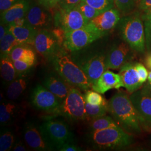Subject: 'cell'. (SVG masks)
Listing matches in <instances>:
<instances>
[{"mask_svg": "<svg viewBox=\"0 0 151 151\" xmlns=\"http://www.w3.org/2000/svg\"><path fill=\"white\" fill-rule=\"evenodd\" d=\"M108 112L124 130L132 134L142 132L139 115L127 93H116L108 102Z\"/></svg>", "mask_w": 151, "mask_h": 151, "instance_id": "6da1fadb", "label": "cell"}, {"mask_svg": "<svg viewBox=\"0 0 151 151\" xmlns=\"http://www.w3.org/2000/svg\"><path fill=\"white\" fill-rule=\"evenodd\" d=\"M57 74L70 86L81 90L87 91L92 85L84 71L76 63L72 57L62 49L52 60Z\"/></svg>", "mask_w": 151, "mask_h": 151, "instance_id": "7a4b0ae2", "label": "cell"}, {"mask_svg": "<svg viewBox=\"0 0 151 151\" xmlns=\"http://www.w3.org/2000/svg\"><path fill=\"white\" fill-rule=\"evenodd\" d=\"M88 138L91 146L100 150L124 148L131 145L134 140L132 134L120 127L91 132Z\"/></svg>", "mask_w": 151, "mask_h": 151, "instance_id": "3957f363", "label": "cell"}, {"mask_svg": "<svg viewBox=\"0 0 151 151\" xmlns=\"http://www.w3.org/2000/svg\"><path fill=\"white\" fill-rule=\"evenodd\" d=\"M39 128L50 150L60 151L65 145L74 142V136L68 125L58 119H47Z\"/></svg>", "mask_w": 151, "mask_h": 151, "instance_id": "277c9868", "label": "cell"}, {"mask_svg": "<svg viewBox=\"0 0 151 151\" xmlns=\"http://www.w3.org/2000/svg\"><path fill=\"white\" fill-rule=\"evenodd\" d=\"M120 33L132 50L143 53L146 48V37L143 22L137 16L123 19L120 25Z\"/></svg>", "mask_w": 151, "mask_h": 151, "instance_id": "5b68a950", "label": "cell"}, {"mask_svg": "<svg viewBox=\"0 0 151 151\" xmlns=\"http://www.w3.org/2000/svg\"><path fill=\"white\" fill-rule=\"evenodd\" d=\"M90 23L78 29L66 32L65 48L75 52L86 48L87 46L105 36Z\"/></svg>", "mask_w": 151, "mask_h": 151, "instance_id": "8992f818", "label": "cell"}, {"mask_svg": "<svg viewBox=\"0 0 151 151\" xmlns=\"http://www.w3.org/2000/svg\"><path fill=\"white\" fill-rule=\"evenodd\" d=\"M86 101L80 89L71 87L65 100L61 103L59 114L70 120L86 119Z\"/></svg>", "mask_w": 151, "mask_h": 151, "instance_id": "52a82bcc", "label": "cell"}, {"mask_svg": "<svg viewBox=\"0 0 151 151\" xmlns=\"http://www.w3.org/2000/svg\"><path fill=\"white\" fill-rule=\"evenodd\" d=\"M106 57L103 52H97L72 58L84 71L92 85L106 70Z\"/></svg>", "mask_w": 151, "mask_h": 151, "instance_id": "ba28073f", "label": "cell"}, {"mask_svg": "<svg viewBox=\"0 0 151 151\" xmlns=\"http://www.w3.org/2000/svg\"><path fill=\"white\" fill-rule=\"evenodd\" d=\"M53 15L54 27H60L65 32L78 29L88 23L76 6L69 10L58 7Z\"/></svg>", "mask_w": 151, "mask_h": 151, "instance_id": "9c48e42d", "label": "cell"}, {"mask_svg": "<svg viewBox=\"0 0 151 151\" xmlns=\"http://www.w3.org/2000/svg\"><path fill=\"white\" fill-rule=\"evenodd\" d=\"M32 106L38 110L52 114H59L61 102L46 87L40 85L35 87L30 96Z\"/></svg>", "mask_w": 151, "mask_h": 151, "instance_id": "30bf717a", "label": "cell"}, {"mask_svg": "<svg viewBox=\"0 0 151 151\" xmlns=\"http://www.w3.org/2000/svg\"><path fill=\"white\" fill-rule=\"evenodd\" d=\"M129 97L139 115L142 125L151 128V88L145 85L131 93Z\"/></svg>", "mask_w": 151, "mask_h": 151, "instance_id": "8fae6325", "label": "cell"}, {"mask_svg": "<svg viewBox=\"0 0 151 151\" xmlns=\"http://www.w3.org/2000/svg\"><path fill=\"white\" fill-rule=\"evenodd\" d=\"M34 46L39 54L48 60H52L63 49L52 30L47 29L38 30Z\"/></svg>", "mask_w": 151, "mask_h": 151, "instance_id": "7c38bea8", "label": "cell"}, {"mask_svg": "<svg viewBox=\"0 0 151 151\" xmlns=\"http://www.w3.org/2000/svg\"><path fill=\"white\" fill-rule=\"evenodd\" d=\"M26 17L29 24L38 30L54 27V15L38 2L32 1Z\"/></svg>", "mask_w": 151, "mask_h": 151, "instance_id": "4fadbf2b", "label": "cell"}, {"mask_svg": "<svg viewBox=\"0 0 151 151\" xmlns=\"http://www.w3.org/2000/svg\"><path fill=\"white\" fill-rule=\"evenodd\" d=\"M131 49L125 41L114 45L106 55V69H120L123 65L129 61Z\"/></svg>", "mask_w": 151, "mask_h": 151, "instance_id": "5bb4252c", "label": "cell"}, {"mask_svg": "<svg viewBox=\"0 0 151 151\" xmlns=\"http://www.w3.org/2000/svg\"><path fill=\"white\" fill-rule=\"evenodd\" d=\"M136 65L137 62L128 61L123 65L119 70L124 87L130 94L139 90L143 84L136 68Z\"/></svg>", "mask_w": 151, "mask_h": 151, "instance_id": "9a60e30c", "label": "cell"}, {"mask_svg": "<svg viewBox=\"0 0 151 151\" xmlns=\"http://www.w3.org/2000/svg\"><path fill=\"white\" fill-rule=\"evenodd\" d=\"M120 21V14L117 9H111L104 11L92 19L91 24L100 32L106 35L118 24Z\"/></svg>", "mask_w": 151, "mask_h": 151, "instance_id": "2e32d148", "label": "cell"}, {"mask_svg": "<svg viewBox=\"0 0 151 151\" xmlns=\"http://www.w3.org/2000/svg\"><path fill=\"white\" fill-rule=\"evenodd\" d=\"M121 87H124V85L119 73L105 70L92 85L91 88L93 90L104 94L109 90H118Z\"/></svg>", "mask_w": 151, "mask_h": 151, "instance_id": "e0dca14e", "label": "cell"}, {"mask_svg": "<svg viewBox=\"0 0 151 151\" xmlns=\"http://www.w3.org/2000/svg\"><path fill=\"white\" fill-rule=\"evenodd\" d=\"M24 138L30 148L34 151H50L44 139L39 127L32 123H27L24 129Z\"/></svg>", "mask_w": 151, "mask_h": 151, "instance_id": "ac0fdd59", "label": "cell"}, {"mask_svg": "<svg viewBox=\"0 0 151 151\" xmlns=\"http://www.w3.org/2000/svg\"><path fill=\"white\" fill-rule=\"evenodd\" d=\"M43 86L52 92L61 103L65 100L72 87L58 74L56 75L53 73H50L45 77Z\"/></svg>", "mask_w": 151, "mask_h": 151, "instance_id": "d6986e66", "label": "cell"}, {"mask_svg": "<svg viewBox=\"0 0 151 151\" xmlns=\"http://www.w3.org/2000/svg\"><path fill=\"white\" fill-rule=\"evenodd\" d=\"M32 0H22L1 13V22L9 25L16 19L26 17Z\"/></svg>", "mask_w": 151, "mask_h": 151, "instance_id": "ffe728a7", "label": "cell"}, {"mask_svg": "<svg viewBox=\"0 0 151 151\" xmlns=\"http://www.w3.org/2000/svg\"><path fill=\"white\" fill-rule=\"evenodd\" d=\"M8 29L20 43L34 45L35 38L38 30L30 25L24 27L8 25Z\"/></svg>", "mask_w": 151, "mask_h": 151, "instance_id": "44dd1931", "label": "cell"}, {"mask_svg": "<svg viewBox=\"0 0 151 151\" xmlns=\"http://www.w3.org/2000/svg\"><path fill=\"white\" fill-rule=\"evenodd\" d=\"M29 80L24 75L19 76L15 80L7 85L6 96L11 100L14 101L22 96L27 88Z\"/></svg>", "mask_w": 151, "mask_h": 151, "instance_id": "7402d4cb", "label": "cell"}, {"mask_svg": "<svg viewBox=\"0 0 151 151\" xmlns=\"http://www.w3.org/2000/svg\"><path fill=\"white\" fill-rule=\"evenodd\" d=\"M12 61L20 60L34 65L36 62V55L31 47L27 44L17 45L11 51L9 55Z\"/></svg>", "mask_w": 151, "mask_h": 151, "instance_id": "603a6c76", "label": "cell"}, {"mask_svg": "<svg viewBox=\"0 0 151 151\" xmlns=\"http://www.w3.org/2000/svg\"><path fill=\"white\" fill-rule=\"evenodd\" d=\"M1 77L4 84L7 85L15 80L19 75L14 67L13 61L9 56L1 57L0 62Z\"/></svg>", "mask_w": 151, "mask_h": 151, "instance_id": "cb8c5ba5", "label": "cell"}, {"mask_svg": "<svg viewBox=\"0 0 151 151\" xmlns=\"http://www.w3.org/2000/svg\"><path fill=\"white\" fill-rule=\"evenodd\" d=\"M18 107L12 102L3 101L0 105V123L1 126L10 124L16 117Z\"/></svg>", "mask_w": 151, "mask_h": 151, "instance_id": "d4e9b609", "label": "cell"}, {"mask_svg": "<svg viewBox=\"0 0 151 151\" xmlns=\"http://www.w3.org/2000/svg\"><path fill=\"white\" fill-rule=\"evenodd\" d=\"M120 127L119 124L114 119L108 115H104L90 121L89 128L91 132L105 129L109 128H116Z\"/></svg>", "mask_w": 151, "mask_h": 151, "instance_id": "484cf974", "label": "cell"}, {"mask_svg": "<svg viewBox=\"0 0 151 151\" xmlns=\"http://www.w3.org/2000/svg\"><path fill=\"white\" fill-rule=\"evenodd\" d=\"M20 43L14 35L8 31L4 37L0 40V50L1 57L9 56L11 51Z\"/></svg>", "mask_w": 151, "mask_h": 151, "instance_id": "4316f807", "label": "cell"}, {"mask_svg": "<svg viewBox=\"0 0 151 151\" xmlns=\"http://www.w3.org/2000/svg\"><path fill=\"white\" fill-rule=\"evenodd\" d=\"M16 142L14 132L7 128H4L1 131L0 151H10Z\"/></svg>", "mask_w": 151, "mask_h": 151, "instance_id": "83f0119b", "label": "cell"}, {"mask_svg": "<svg viewBox=\"0 0 151 151\" xmlns=\"http://www.w3.org/2000/svg\"><path fill=\"white\" fill-rule=\"evenodd\" d=\"M108 105H96L86 103L85 109L86 112V119L91 121L93 119L102 116L108 111Z\"/></svg>", "mask_w": 151, "mask_h": 151, "instance_id": "f1b7e54d", "label": "cell"}, {"mask_svg": "<svg viewBox=\"0 0 151 151\" xmlns=\"http://www.w3.org/2000/svg\"><path fill=\"white\" fill-rule=\"evenodd\" d=\"M76 7L88 22L96 16L103 12L92 7L91 6L82 1Z\"/></svg>", "mask_w": 151, "mask_h": 151, "instance_id": "f546056e", "label": "cell"}, {"mask_svg": "<svg viewBox=\"0 0 151 151\" xmlns=\"http://www.w3.org/2000/svg\"><path fill=\"white\" fill-rule=\"evenodd\" d=\"M92 7L101 12H104L114 7V0H81Z\"/></svg>", "mask_w": 151, "mask_h": 151, "instance_id": "4dcf8cb0", "label": "cell"}, {"mask_svg": "<svg viewBox=\"0 0 151 151\" xmlns=\"http://www.w3.org/2000/svg\"><path fill=\"white\" fill-rule=\"evenodd\" d=\"M84 98L86 103H89L92 105H108V103L106 102L101 93L94 90L86 91L84 95Z\"/></svg>", "mask_w": 151, "mask_h": 151, "instance_id": "1f68e13d", "label": "cell"}, {"mask_svg": "<svg viewBox=\"0 0 151 151\" xmlns=\"http://www.w3.org/2000/svg\"><path fill=\"white\" fill-rule=\"evenodd\" d=\"M114 1L117 8L124 14L129 12L134 7V0H114Z\"/></svg>", "mask_w": 151, "mask_h": 151, "instance_id": "d6a6232c", "label": "cell"}, {"mask_svg": "<svg viewBox=\"0 0 151 151\" xmlns=\"http://www.w3.org/2000/svg\"><path fill=\"white\" fill-rule=\"evenodd\" d=\"M146 37V45L147 48H151V15L145 14L143 16Z\"/></svg>", "mask_w": 151, "mask_h": 151, "instance_id": "836d02e7", "label": "cell"}, {"mask_svg": "<svg viewBox=\"0 0 151 151\" xmlns=\"http://www.w3.org/2000/svg\"><path fill=\"white\" fill-rule=\"evenodd\" d=\"M14 67L19 76L24 75L32 68L33 65L20 60L13 61Z\"/></svg>", "mask_w": 151, "mask_h": 151, "instance_id": "e575fe53", "label": "cell"}, {"mask_svg": "<svg viewBox=\"0 0 151 151\" xmlns=\"http://www.w3.org/2000/svg\"><path fill=\"white\" fill-rule=\"evenodd\" d=\"M81 1V0H61L56 6L65 10H69L75 7Z\"/></svg>", "mask_w": 151, "mask_h": 151, "instance_id": "d590c367", "label": "cell"}, {"mask_svg": "<svg viewBox=\"0 0 151 151\" xmlns=\"http://www.w3.org/2000/svg\"><path fill=\"white\" fill-rule=\"evenodd\" d=\"M52 31L57 39L60 45L62 47L65 48V42L66 34V32H65V30L60 27H54L52 29Z\"/></svg>", "mask_w": 151, "mask_h": 151, "instance_id": "8d00e7d4", "label": "cell"}, {"mask_svg": "<svg viewBox=\"0 0 151 151\" xmlns=\"http://www.w3.org/2000/svg\"><path fill=\"white\" fill-rule=\"evenodd\" d=\"M136 68L140 76V80L143 83H145L148 79V72L146 67L140 63L137 62Z\"/></svg>", "mask_w": 151, "mask_h": 151, "instance_id": "74e56055", "label": "cell"}, {"mask_svg": "<svg viewBox=\"0 0 151 151\" xmlns=\"http://www.w3.org/2000/svg\"><path fill=\"white\" fill-rule=\"evenodd\" d=\"M22 0H0L1 13Z\"/></svg>", "mask_w": 151, "mask_h": 151, "instance_id": "f35d334b", "label": "cell"}, {"mask_svg": "<svg viewBox=\"0 0 151 151\" xmlns=\"http://www.w3.org/2000/svg\"><path fill=\"white\" fill-rule=\"evenodd\" d=\"M60 151H82L80 147L76 146L74 142L69 143L63 146L60 150Z\"/></svg>", "mask_w": 151, "mask_h": 151, "instance_id": "ab89813d", "label": "cell"}, {"mask_svg": "<svg viewBox=\"0 0 151 151\" xmlns=\"http://www.w3.org/2000/svg\"><path fill=\"white\" fill-rule=\"evenodd\" d=\"M9 25H14V26H17V27H24V26H26V25H30V24L27 22V17H22V18H19V19H16Z\"/></svg>", "mask_w": 151, "mask_h": 151, "instance_id": "60d3db41", "label": "cell"}, {"mask_svg": "<svg viewBox=\"0 0 151 151\" xmlns=\"http://www.w3.org/2000/svg\"><path fill=\"white\" fill-rule=\"evenodd\" d=\"M12 150L15 151H27V147L25 145L21 142V141H17L15 142Z\"/></svg>", "mask_w": 151, "mask_h": 151, "instance_id": "b9f144b4", "label": "cell"}, {"mask_svg": "<svg viewBox=\"0 0 151 151\" xmlns=\"http://www.w3.org/2000/svg\"><path fill=\"white\" fill-rule=\"evenodd\" d=\"M139 8L145 11L151 9V0H140Z\"/></svg>", "mask_w": 151, "mask_h": 151, "instance_id": "7bdbcfd3", "label": "cell"}, {"mask_svg": "<svg viewBox=\"0 0 151 151\" xmlns=\"http://www.w3.org/2000/svg\"><path fill=\"white\" fill-rule=\"evenodd\" d=\"M9 31L8 25H6L3 22H1L0 25V40L4 37L6 34Z\"/></svg>", "mask_w": 151, "mask_h": 151, "instance_id": "ee69618b", "label": "cell"}, {"mask_svg": "<svg viewBox=\"0 0 151 151\" xmlns=\"http://www.w3.org/2000/svg\"><path fill=\"white\" fill-rule=\"evenodd\" d=\"M53 1L54 0H38V2L44 6L45 7L50 10L53 8L52 5H53Z\"/></svg>", "mask_w": 151, "mask_h": 151, "instance_id": "f6af8a7d", "label": "cell"}, {"mask_svg": "<svg viewBox=\"0 0 151 151\" xmlns=\"http://www.w3.org/2000/svg\"><path fill=\"white\" fill-rule=\"evenodd\" d=\"M145 62L148 68H149L150 70H151V53L147 55Z\"/></svg>", "mask_w": 151, "mask_h": 151, "instance_id": "bcb514c9", "label": "cell"}, {"mask_svg": "<svg viewBox=\"0 0 151 151\" xmlns=\"http://www.w3.org/2000/svg\"><path fill=\"white\" fill-rule=\"evenodd\" d=\"M61 0H54L53 2V5H52V7L54 8L56 6L58 5V4L60 2ZM52 8V9H53Z\"/></svg>", "mask_w": 151, "mask_h": 151, "instance_id": "7dc6e473", "label": "cell"}, {"mask_svg": "<svg viewBox=\"0 0 151 151\" xmlns=\"http://www.w3.org/2000/svg\"><path fill=\"white\" fill-rule=\"evenodd\" d=\"M145 14L151 15V9H148V10H146V11H145Z\"/></svg>", "mask_w": 151, "mask_h": 151, "instance_id": "c3c4849f", "label": "cell"}, {"mask_svg": "<svg viewBox=\"0 0 151 151\" xmlns=\"http://www.w3.org/2000/svg\"><path fill=\"white\" fill-rule=\"evenodd\" d=\"M145 86L151 89V82H148L145 85Z\"/></svg>", "mask_w": 151, "mask_h": 151, "instance_id": "681fc988", "label": "cell"}, {"mask_svg": "<svg viewBox=\"0 0 151 151\" xmlns=\"http://www.w3.org/2000/svg\"><path fill=\"white\" fill-rule=\"evenodd\" d=\"M148 82H151V71L148 73Z\"/></svg>", "mask_w": 151, "mask_h": 151, "instance_id": "f907efd6", "label": "cell"}, {"mask_svg": "<svg viewBox=\"0 0 151 151\" xmlns=\"http://www.w3.org/2000/svg\"><path fill=\"white\" fill-rule=\"evenodd\" d=\"M134 1H135H135H137V0H134Z\"/></svg>", "mask_w": 151, "mask_h": 151, "instance_id": "816d5d0a", "label": "cell"}, {"mask_svg": "<svg viewBox=\"0 0 151 151\" xmlns=\"http://www.w3.org/2000/svg\"></svg>", "mask_w": 151, "mask_h": 151, "instance_id": "f5cc1de1", "label": "cell"}]
</instances>
